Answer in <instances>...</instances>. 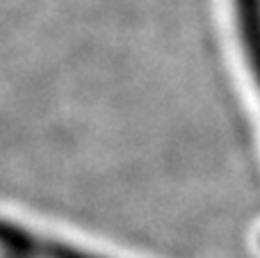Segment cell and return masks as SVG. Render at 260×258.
Listing matches in <instances>:
<instances>
[{
	"label": "cell",
	"instance_id": "cell-1",
	"mask_svg": "<svg viewBox=\"0 0 260 258\" xmlns=\"http://www.w3.org/2000/svg\"><path fill=\"white\" fill-rule=\"evenodd\" d=\"M244 50L260 85V0H235Z\"/></svg>",
	"mask_w": 260,
	"mask_h": 258
},
{
	"label": "cell",
	"instance_id": "cell-2",
	"mask_svg": "<svg viewBox=\"0 0 260 258\" xmlns=\"http://www.w3.org/2000/svg\"><path fill=\"white\" fill-rule=\"evenodd\" d=\"M46 258H94V256L82 254V251H76V249H71V247H64V245H55V242H50Z\"/></svg>",
	"mask_w": 260,
	"mask_h": 258
}]
</instances>
